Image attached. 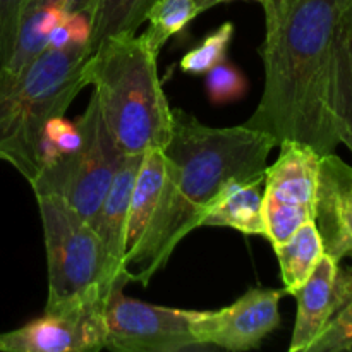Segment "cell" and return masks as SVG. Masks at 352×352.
Masks as SVG:
<instances>
[{
    "mask_svg": "<svg viewBox=\"0 0 352 352\" xmlns=\"http://www.w3.org/2000/svg\"><path fill=\"white\" fill-rule=\"evenodd\" d=\"M337 275L339 261L323 254L313 274L296 292L298 315L289 351L308 352L332 318L337 305Z\"/></svg>",
    "mask_w": 352,
    "mask_h": 352,
    "instance_id": "cell-13",
    "label": "cell"
},
{
    "mask_svg": "<svg viewBox=\"0 0 352 352\" xmlns=\"http://www.w3.org/2000/svg\"><path fill=\"white\" fill-rule=\"evenodd\" d=\"M274 251L280 265L285 294L296 296L325 254V246L315 220H311L299 227L285 243L275 244Z\"/></svg>",
    "mask_w": 352,
    "mask_h": 352,
    "instance_id": "cell-18",
    "label": "cell"
},
{
    "mask_svg": "<svg viewBox=\"0 0 352 352\" xmlns=\"http://www.w3.org/2000/svg\"><path fill=\"white\" fill-rule=\"evenodd\" d=\"M263 179L226 182L215 198L205 206L201 227H227L246 236H263Z\"/></svg>",
    "mask_w": 352,
    "mask_h": 352,
    "instance_id": "cell-15",
    "label": "cell"
},
{
    "mask_svg": "<svg viewBox=\"0 0 352 352\" xmlns=\"http://www.w3.org/2000/svg\"><path fill=\"white\" fill-rule=\"evenodd\" d=\"M143 155H124L116 172L109 192L103 198L95 219L91 220L93 229L102 239L107 251L113 277L127 278L126 253H127V217H129L131 192L140 170Z\"/></svg>",
    "mask_w": 352,
    "mask_h": 352,
    "instance_id": "cell-12",
    "label": "cell"
},
{
    "mask_svg": "<svg viewBox=\"0 0 352 352\" xmlns=\"http://www.w3.org/2000/svg\"><path fill=\"white\" fill-rule=\"evenodd\" d=\"M352 0H285L267 21L260 47L265 89L244 122L277 144L292 140L322 157L340 144L332 110V57L337 30Z\"/></svg>",
    "mask_w": 352,
    "mask_h": 352,
    "instance_id": "cell-2",
    "label": "cell"
},
{
    "mask_svg": "<svg viewBox=\"0 0 352 352\" xmlns=\"http://www.w3.org/2000/svg\"><path fill=\"white\" fill-rule=\"evenodd\" d=\"M157 57L143 36L109 38L82 65L100 113L124 155L164 150L172 134V107L158 78Z\"/></svg>",
    "mask_w": 352,
    "mask_h": 352,
    "instance_id": "cell-3",
    "label": "cell"
},
{
    "mask_svg": "<svg viewBox=\"0 0 352 352\" xmlns=\"http://www.w3.org/2000/svg\"><path fill=\"white\" fill-rule=\"evenodd\" d=\"M30 0H0V72L14 54L21 17Z\"/></svg>",
    "mask_w": 352,
    "mask_h": 352,
    "instance_id": "cell-24",
    "label": "cell"
},
{
    "mask_svg": "<svg viewBox=\"0 0 352 352\" xmlns=\"http://www.w3.org/2000/svg\"><path fill=\"white\" fill-rule=\"evenodd\" d=\"M349 352H352V347H351V351H349Z\"/></svg>",
    "mask_w": 352,
    "mask_h": 352,
    "instance_id": "cell-26",
    "label": "cell"
},
{
    "mask_svg": "<svg viewBox=\"0 0 352 352\" xmlns=\"http://www.w3.org/2000/svg\"><path fill=\"white\" fill-rule=\"evenodd\" d=\"M315 223L329 256L352 258V165L336 153L320 164Z\"/></svg>",
    "mask_w": 352,
    "mask_h": 352,
    "instance_id": "cell-11",
    "label": "cell"
},
{
    "mask_svg": "<svg viewBox=\"0 0 352 352\" xmlns=\"http://www.w3.org/2000/svg\"><path fill=\"white\" fill-rule=\"evenodd\" d=\"M126 278L109 287L105 349L117 352H179L205 349L189 327L188 309L150 305L126 296Z\"/></svg>",
    "mask_w": 352,
    "mask_h": 352,
    "instance_id": "cell-8",
    "label": "cell"
},
{
    "mask_svg": "<svg viewBox=\"0 0 352 352\" xmlns=\"http://www.w3.org/2000/svg\"><path fill=\"white\" fill-rule=\"evenodd\" d=\"M205 76L206 93H208L210 102L215 105H226L246 95L248 79L236 65L227 64L223 60L210 69Z\"/></svg>",
    "mask_w": 352,
    "mask_h": 352,
    "instance_id": "cell-23",
    "label": "cell"
},
{
    "mask_svg": "<svg viewBox=\"0 0 352 352\" xmlns=\"http://www.w3.org/2000/svg\"><path fill=\"white\" fill-rule=\"evenodd\" d=\"M274 136L251 127H210L172 109V134L164 148L165 179L157 210L133 251L126 254L129 282L148 285L164 270L182 239L201 227L205 206L232 179H263Z\"/></svg>",
    "mask_w": 352,
    "mask_h": 352,
    "instance_id": "cell-1",
    "label": "cell"
},
{
    "mask_svg": "<svg viewBox=\"0 0 352 352\" xmlns=\"http://www.w3.org/2000/svg\"><path fill=\"white\" fill-rule=\"evenodd\" d=\"M196 16L198 9L195 0H155L148 10L146 21L150 28L143 34L144 41L155 54H160L164 45L184 30Z\"/></svg>",
    "mask_w": 352,
    "mask_h": 352,
    "instance_id": "cell-21",
    "label": "cell"
},
{
    "mask_svg": "<svg viewBox=\"0 0 352 352\" xmlns=\"http://www.w3.org/2000/svg\"><path fill=\"white\" fill-rule=\"evenodd\" d=\"M164 179V151L150 150L143 153L140 170H138L136 181L133 186V192H131L129 217H127V253L138 246L155 210H157Z\"/></svg>",
    "mask_w": 352,
    "mask_h": 352,
    "instance_id": "cell-16",
    "label": "cell"
},
{
    "mask_svg": "<svg viewBox=\"0 0 352 352\" xmlns=\"http://www.w3.org/2000/svg\"><path fill=\"white\" fill-rule=\"evenodd\" d=\"M88 57L89 45L78 41L48 47L17 74L0 72V160L30 186L41 168L45 127L86 88L82 65Z\"/></svg>",
    "mask_w": 352,
    "mask_h": 352,
    "instance_id": "cell-4",
    "label": "cell"
},
{
    "mask_svg": "<svg viewBox=\"0 0 352 352\" xmlns=\"http://www.w3.org/2000/svg\"><path fill=\"white\" fill-rule=\"evenodd\" d=\"M332 110L340 143L352 153V6L340 21L333 43Z\"/></svg>",
    "mask_w": 352,
    "mask_h": 352,
    "instance_id": "cell-17",
    "label": "cell"
},
{
    "mask_svg": "<svg viewBox=\"0 0 352 352\" xmlns=\"http://www.w3.org/2000/svg\"><path fill=\"white\" fill-rule=\"evenodd\" d=\"M352 347V268H339L332 318L308 352H349Z\"/></svg>",
    "mask_w": 352,
    "mask_h": 352,
    "instance_id": "cell-20",
    "label": "cell"
},
{
    "mask_svg": "<svg viewBox=\"0 0 352 352\" xmlns=\"http://www.w3.org/2000/svg\"><path fill=\"white\" fill-rule=\"evenodd\" d=\"M107 292L57 308L40 318L0 333V352H98L105 349Z\"/></svg>",
    "mask_w": 352,
    "mask_h": 352,
    "instance_id": "cell-9",
    "label": "cell"
},
{
    "mask_svg": "<svg viewBox=\"0 0 352 352\" xmlns=\"http://www.w3.org/2000/svg\"><path fill=\"white\" fill-rule=\"evenodd\" d=\"M227 2H234V0H195L198 14L205 12V10L212 9V7L220 6V3H227ZM253 2H258L261 7H263L265 21H272L278 12H280L285 0H253Z\"/></svg>",
    "mask_w": 352,
    "mask_h": 352,
    "instance_id": "cell-25",
    "label": "cell"
},
{
    "mask_svg": "<svg viewBox=\"0 0 352 352\" xmlns=\"http://www.w3.org/2000/svg\"><path fill=\"white\" fill-rule=\"evenodd\" d=\"M36 201L48 263L45 308H57L93 292H109L117 278L91 223L57 196L41 195L36 196Z\"/></svg>",
    "mask_w": 352,
    "mask_h": 352,
    "instance_id": "cell-5",
    "label": "cell"
},
{
    "mask_svg": "<svg viewBox=\"0 0 352 352\" xmlns=\"http://www.w3.org/2000/svg\"><path fill=\"white\" fill-rule=\"evenodd\" d=\"M81 141L74 150L48 162L31 182L34 196L64 199L88 222L95 219L109 192L124 153L107 127L95 95L76 120Z\"/></svg>",
    "mask_w": 352,
    "mask_h": 352,
    "instance_id": "cell-6",
    "label": "cell"
},
{
    "mask_svg": "<svg viewBox=\"0 0 352 352\" xmlns=\"http://www.w3.org/2000/svg\"><path fill=\"white\" fill-rule=\"evenodd\" d=\"M234 38V24L223 23L215 31L208 34L198 47L189 50L182 57L181 69L186 74L201 76L206 74L217 64L226 60L227 50L230 47V41Z\"/></svg>",
    "mask_w": 352,
    "mask_h": 352,
    "instance_id": "cell-22",
    "label": "cell"
},
{
    "mask_svg": "<svg viewBox=\"0 0 352 352\" xmlns=\"http://www.w3.org/2000/svg\"><path fill=\"white\" fill-rule=\"evenodd\" d=\"M284 289H250L237 301L215 311H189V327L205 349L244 352L256 349L265 337L278 329V305Z\"/></svg>",
    "mask_w": 352,
    "mask_h": 352,
    "instance_id": "cell-10",
    "label": "cell"
},
{
    "mask_svg": "<svg viewBox=\"0 0 352 352\" xmlns=\"http://www.w3.org/2000/svg\"><path fill=\"white\" fill-rule=\"evenodd\" d=\"M95 0H30L21 17L16 48L9 64L2 72L17 74L31 60L43 54L52 33L71 14L89 10L93 16Z\"/></svg>",
    "mask_w": 352,
    "mask_h": 352,
    "instance_id": "cell-14",
    "label": "cell"
},
{
    "mask_svg": "<svg viewBox=\"0 0 352 352\" xmlns=\"http://www.w3.org/2000/svg\"><path fill=\"white\" fill-rule=\"evenodd\" d=\"M155 0H95L89 33V54L109 38L136 34Z\"/></svg>",
    "mask_w": 352,
    "mask_h": 352,
    "instance_id": "cell-19",
    "label": "cell"
},
{
    "mask_svg": "<svg viewBox=\"0 0 352 352\" xmlns=\"http://www.w3.org/2000/svg\"><path fill=\"white\" fill-rule=\"evenodd\" d=\"M274 164L265 168L263 215L267 237L282 244L306 222L315 220L322 155L299 141L285 140Z\"/></svg>",
    "mask_w": 352,
    "mask_h": 352,
    "instance_id": "cell-7",
    "label": "cell"
}]
</instances>
